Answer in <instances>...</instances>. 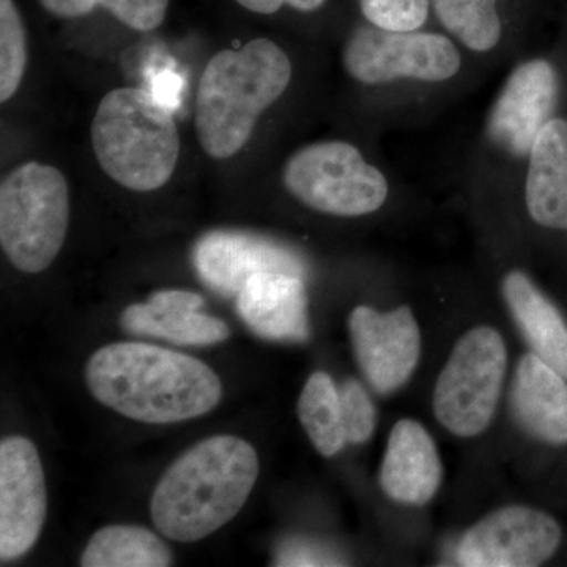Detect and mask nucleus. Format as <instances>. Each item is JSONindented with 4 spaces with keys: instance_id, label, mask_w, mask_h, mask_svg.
Wrapping results in <instances>:
<instances>
[{
    "instance_id": "obj_4",
    "label": "nucleus",
    "mask_w": 567,
    "mask_h": 567,
    "mask_svg": "<svg viewBox=\"0 0 567 567\" xmlns=\"http://www.w3.org/2000/svg\"><path fill=\"white\" fill-rule=\"evenodd\" d=\"M259 477L256 450L235 435H215L186 451L152 495L153 524L177 543L218 532L248 502Z\"/></svg>"
},
{
    "instance_id": "obj_28",
    "label": "nucleus",
    "mask_w": 567,
    "mask_h": 567,
    "mask_svg": "<svg viewBox=\"0 0 567 567\" xmlns=\"http://www.w3.org/2000/svg\"><path fill=\"white\" fill-rule=\"evenodd\" d=\"M235 2L240 3L244 9L259 14H275L286 7V0H235Z\"/></svg>"
},
{
    "instance_id": "obj_5",
    "label": "nucleus",
    "mask_w": 567,
    "mask_h": 567,
    "mask_svg": "<svg viewBox=\"0 0 567 567\" xmlns=\"http://www.w3.org/2000/svg\"><path fill=\"white\" fill-rule=\"evenodd\" d=\"M293 59L271 39H254L213 55L200 76L194 128L205 155L229 159L244 151L265 112L286 99Z\"/></svg>"
},
{
    "instance_id": "obj_19",
    "label": "nucleus",
    "mask_w": 567,
    "mask_h": 567,
    "mask_svg": "<svg viewBox=\"0 0 567 567\" xmlns=\"http://www.w3.org/2000/svg\"><path fill=\"white\" fill-rule=\"evenodd\" d=\"M513 405L529 434L555 445L567 443V380L535 353L517 365Z\"/></svg>"
},
{
    "instance_id": "obj_3",
    "label": "nucleus",
    "mask_w": 567,
    "mask_h": 567,
    "mask_svg": "<svg viewBox=\"0 0 567 567\" xmlns=\"http://www.w3.org/2000/svg\"><path fill=\"white\" fill-rule=\"evenodd\" d=\"M85 383L96 401L130 420L174 424L212 412L223 385L210 365L142 342H115L92 354Z\"/></svg>"
},
{
    "instance_id": "obj_21",
    "label": "nucleus",
    "mask_w": 567,
    "mask_h": 567,
    "mask_svg": "<svg viewBox=\"0 0 567 567\" xmlns=\"http://www.w3.org/2000/svg\"><path fill=\"white\" fill-rule=\"evenodd\" d=\"M173 551L151 529L110 525L99 529L81 557L84 567H167Z\"/></svg>"
},
{
    "instance_id": "obj_12",
    "label": "nucleus",
    "mask_w": 567,
    "mask_h": 567,
    "mask_svg": "<svg viewBox=\"0 0 567 567\" xmlns=\"http://www.w3.org/2000/svg\"><path fill=\"white\" fill-rule=\"evenodd\" d=\"M349 328L358 365L377 393H394L409 382L421 357V331L409 306L390 312L358 306Z\"/></svg>"
},
{
    "instance_id": "obj_2",
    "label": "nucleus",
    "mask_w": 567,
    "mask_h": 567,
    "mask_svg": "<svg viewBox=\"0 0 567 567\" xmlns=\"http://www.w3.org/2000/svg\"><path fill=\"white\" fill-rule=\"evenodd\" d=\"M566 96L567 50L524 52L507 66L466 156L462 183L476 203L520 204L529 152Z\"/></svg>"
},
{
    "instance_id": "obj_14",
    "label": "nucleus",
    "mask_w": 567,
    "mask_h": 567,
    "mask_svg": "<svg viewBox=\"0 0 567 567\" xmlns=\"http://www.w3.org/2000/svg\"><path fill=\"white\" fill-rule=\"evenodd\" d=\"M432 17L484 76L527 52L505 0H432Z\"/></svg>"
},
{
    "instance_id": "obj_7",
    "label": "nucleus",
    "mask_w": 567,
    "mask_h": 567,
    "mask_svg": "<svg viewBox=\"0 0 567 567\" xmlns=\"http://www.w3.org/2000/svg\"><path fill=\"white\" fill-rule=\"evenodd\" d=\"M286 193L308 210L333 218H371L402 196V182L372 153L347 140L309 142L282 164Z\"/></svg>"
},
{
    "instance_id": "obj_24",
    "label": "nucleus",
    "mask_w": 567,
    "mask_h": 567,
    "mask_svg": "<svg viewBox=\"0 0 567 567\" xmlns=\"http://www.w3.org/2000/svg\"><path fill=\"white\" fill-rule=\"evenodd\" d=\"M28 66V40L13 0H0V102L20 89Z\"/></svg>"
},
{
    "instance_id": "obj_18",
    "label": "nucleus",
    "mask_w": 567,
    "mask_h": 567,
    "mask_svg": "<svg viewBox=\"0 0 567 567\" xmlns=\"http://www.w3.org/2000/svg\"><path fill=\"white\" fill-rule=\"evenodd\" d=\"M443 466L431 434L415 420H401L391 431L380 486L402 505L424 506L442 484Z\"/></svg>"
},
{
    "instance_id": "obj_27",
    "label": "nucleus",
    "mask_w": 567,
    "mask_h": 567,
    "mask_svg": "<svg viewBox=\"0 0 567 567\" xmlns=\"http://www.w3.org/2000/svg\"><path fill=\"white\" fill-rule=\"evenodd\" d=\"M341 558L331 548L315 540L290 539L276 551V566H341Z\"/></svg>"
},
{
    "instance_id": "obj_16",
    "label": "nucleus",
    "mask_w": 567,
    "mask_h": 567,
    "mask_svg": "<svg viewBox=\"0 0 567 567\" xmlns=\"http://www.w3.org/2000/svg\"><path fill=\"white\" fill-rule=\"evenodd\" d=\"M235 298L238 315L252 333L270 341H308V292L303 276L262 271L251 276Z\"/></svg>"
},
{
    "instance_id": "obj_26",
    "label": "nucleus",
    "mask_w": 567,
    "mask_h": 567,
    "mask_svg": "<svg viewBox=\"0 0 567 567\" xmlns=\"http://www.w3.org/2000/svg\"><path fill=\"white\" fill-rule=\"evenodd\" d=\"M339 391H341L347 442L350 445H363L375 431L374 402L358 380H347Z\"/></svg>"
},
{
    "instance_id": "obj_15",
    "label": "nucleus",
    "mask_w": 567,
    "mask_h": 567,
    "mask_svg": "<svg viewBox=\"0 0 567 567\" xmlns=\"http://www.w3.org/2000/svg\"><path fill=\"white\" fill-rule=\"evenodd\" d=\"M518 207L533 226L567 233V96L533 144Z\"/></svg>"
},
{
    "instance_id": "obj_23",
    "label": "nucleus",
    "mask_w": 567,
    "mask_h": 567,
    "mask_svg": "<svg viewBox=\"0 0 567 567\" xmlns=\"http://www.w3.org/2000/svg\"><path fill=\"white\" fill-rule=\"evenodd\" d=\"M52 17L76 20L95 9L110 11L115 20L140 32L158 29L166 20L169 0H39Z\"/></svg>"
},
{
    "instance_id": "obj_20",
    "label": "nucleus",
    "mask_w": 567,
    "mask_h": 567,
    "mask_svg": "<svg viewBox=\"0 0 567 567\" xmlns=\"http://www.w3.org/2000/svg\"><path fill=\"white\" fill-rule=\"evenodd\" d=\"M502 293L533 353L567 380V324L557 306L522 268L503 275Z\"/></svg>"
},
{
    "instance_id": "obj_11",
    "label": "nucleus",
    "mask_w": 567,
    "mask_h": 567,
    "mask_svg": "<svg viewBox=\"0 0 567 567\" xmlns=\"http://www.w3.org/2000/svg\"><path fill=\"white\" fill-rule=\"evenodd\" d=\"M48 498L39 451L24 436L0 443V559L24 557L41 535Z\"/></svg>"
},
{
    "instance_id": "obj_17",
    "label": "nucleus",
    "mask_w": 567,
    "mask_h": 567,
    "mask_svg": "<svg viewBox=\"0 0 567 567\" xmlns=\"http://www.w3.org/2000/svg\"><path fill=\"white\" fill-rule=\"evenodd\" d=\"M204 298L188 290H159L145 303L123 311V330L137 336L166 339L175 346L205 347L227 341L229 327L216 317L200 312Z\"/></svg>"
},
{
    "instance_id": "obj_6",
    "label": "nucleus",
    "mask_w": 567,
    "mask_h": 567,
    "mask_svg": "<svg viewBox=\"0 0 567 567\" xmlns=\"http://www.w3.org/2000/svg\"><path fill=\"white\" fill-rule=\"evenodd\" d=\"M91 140L103 173L132 192L162 188L181 158L173 111L145 89L107 92L93 115Z\"/></svg>"
},
{
    "instance_id": "obj_9",
    "label": "nucleus",
    "mask_w": 567,
    "mask_h": 567,
    "mask_svg": "<svg viewBox=\"0 0 567 567\" xmlns=\"http://www.w3.org/2000/svg\"><path fill=\"white\" fill-rule=\"evenodd\" d=\"M506 368V344L495 328L477 327L462 336L435 383L434 412L440 424L464 439L486 431Z\"/></svg>"
},
{
    "instance_id": "obj_8",
    "label": "nucleus",
    "mask_w": 567,
    "mask_h": 567,
    "mask_svg": "<svg viewBox=\"0 0 567 567\" xmlns=\"http://www.w3.org/2000/svg\"><path fill=\"white\" fill-rule=\"evenodd\" d=\"M70 226L69 183L58 167L24 163L0 183V245L22 274L48 270Z\"/></svg>"
},
{
    "instance_id": "obj_25",
    "label": "nucleus",
    "mask_w": 567,
    "mask_h": 567,
    "mask_svg": "<svg viewBox=\"0 0 567 567\" xmlns=\"http://www.w3.org/2000/svg\"><path fill=\"white\" fill-rule=\"evenodd\" d=\"M361 20L388 32L435 28L432 0H360Z\"/></svg>"
},
{
    "instance_id": "obj_13",
    "label": "nucleus",
    "mask_w": 567,
    "mask_h": 567,
    "mask_svg": "<svg viewBox=\"0 0 567 567\" xmlns=\"http://www.w3.org/2000/svg\"><path fill=\"white\" fill-rule=\"evenodd\" d=\"M193 262L205 286L227 297H237L248 279L262 271L308 275V264L295 249L235 230L204 235L194 248Z\"/></svg>"
},
{
    "instance_id": "obj_1",
    "label": "nucleus",
    "mask_w": 567,
    "mask_h": 567,
    "mask_svg": "<svg viewBox=\"0 0 567 567\" xmlns=\"http://www.w3.org/2000/svg\"><path fill=\"white\" fill-rule=\"evenodd\" d=\"M341 66L377 133L423 125L486 78L440 29L388 32L363 20L342 40Z\"/></svg>"
},
{
    "instance_id": "obj_10",
    "label": "nucleus",
    "mask_w": 567,
    "mask_h": 567,
    "mask_svg": "<svg viewBox=\"0 0 567 567\" xmlns=\"http://www.w3.org/2000/svg\"><path fill=\"white\" fill-rule=\"evenodd\" d=\"M561 543V528L543 511L507 506L468 529L458 546V565L466 567H536Z\"/></svg>"
},
{
    "instance_id": "obj_22",
    "label": "nucleus",
    "mask_w": 567,
    "mask_h": 567,
    "mask_svg": "<svg viewBox=\"0 0 567 567\" xmlns=\"http://www.w3.org/2000/svg\"><path fill=\"white\" fill-rule=\"evenodd\" d=\"M301 425L323 457H334L347 443L341 391L327 372H315L298 399Z\"/></svg>"
}]
</instances>
